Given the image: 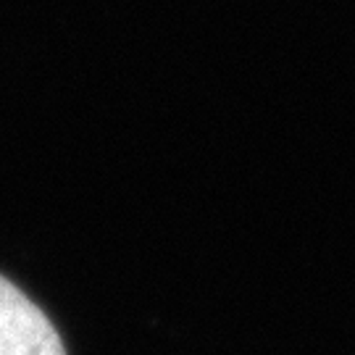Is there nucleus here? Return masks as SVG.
Returning <instances> with one entry per match:
<instances>
[{
    "mask_svg": "<svg viewBox=\"0 0 355 355\" xmlns=\"http://www.w3.org/2000/svg\"><path fill=\"white\" fill-rule=\"evenodd\" d=\"M0 355H66L51 318L0 277Z\"/></svg>",
    "mask_w": 355,
    "mask_h": 355,
    "instance_id": "1",
    "label": "nucleus"
}]
</instances>
